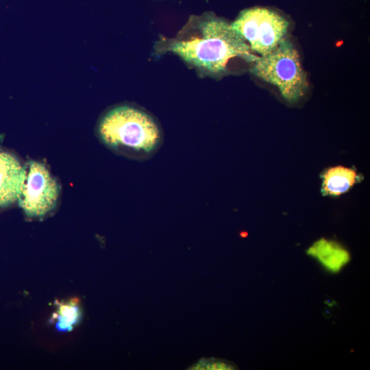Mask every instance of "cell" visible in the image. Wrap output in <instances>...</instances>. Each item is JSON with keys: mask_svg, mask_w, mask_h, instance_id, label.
Returning <instances> with one entry per match:
<instances>
[{"mask_svg": "<svg viewBox=\"0 0 370 370\" xmlns=\"http://www.w3.org/2000/svg\"><path fill=\"white\" fill-rule=\"evenodd\" d=\"M169 49L186 63L212 75L223 73L230 59L253 63L258 58L231 24L218 18L203 21L197 36L175 40Z\"/></svg>", "mask_w": 370, "mask_h": 370, "instance_id": "cell-1", "label": "cell"}, {"mask_svg": "<svg viewBox=\"0 0 370 370\" xmlns=\"http://www.w3.org/2000/svg\"><path fill=\"white\" fill-rule=\"evenodd\" d=\"M97 134L111 150L138 160L151 158L163 140L155 119L143 110L129 105L118 106L106 112L99 122Z\"/></svg>", "mask_w": 370, "mask_h": 370, "instance_id": "cell-2", "label": "cell"}, {"mask_svg": "<svg viewBox=\"0 0 370 370\" xmlns=\"http://www.w3.org/2000/svg\"><path fill=\"white\" fill-rule=\"evenodd\" d=\"M251 72L277 86L283 98L290 103L300 99L309 88L299 53L293 43L286 38L272 52L258 56L253 62Z\"/></svg>", "mask_w": 370, "mask_h": 370, "instance_id": "cell-3", "label": "cell"}, {"mask_svg": "<svg viewBox=\"0 0 370 370\" xmlns=\"http://www.w3.org/2000/svg\"><path fill=\"white\" fill-rule=\"evenodd\" d=\"M231 25L251 51L265 56L286 38L289 22L272 10L256 7L243 10Z\"/></svg>", "mask_w": 370, "mask_h": 370, "instance_id": "cell-4", "label": "cell"}, {"mask_svg": "<svg viewBox=\"0 0 370 370\" xmlns=\"http://www.w3.org/2000/svg\"><path fill=\"white\" fill-rule=\"evenodd\" d=\"M60 188L42 163L30 161L26 169V177L18 203L29 217H42L56 206Z\"/></svg>", "mask_w": 370, "mask_h": 370, "instance_id": "cell-5", "label": "cell"}, {"mask_svg": "<svg viewBox=\"0 0 370 370\" xmlns=\"http://www.w3.org/2000/svg\"><path fill=\"white\" fill-rule=\"evenodd\" d=\"M26 177V169L13 155L0 152V207L19 198Z\"/></svg>", "mask_w": 370, "mask_h": 370, "instance_id": "cell-6", "label": "cell"}, {"mask_svg": "<svg viewBox=\"0 0 370 370\" xmlns=\"http://www.w3.org/2000/svg\"><path fill=\"white\" fill-rule=\"evenodd\" d=\"M328 271L336 273L350 260L348 251L334 241L322 238L315 242L307 251Z\"/></svg>", "mask_w": 370, "mask_h": 370, "instance_id": "cell-7", "label": "cell"}, {"mask_svg": "<svg viewBox=\"0 0 370 370\" xmlns=\"http://www.w3.org/2000/svg\"><path fill=\"white\" fill-rule=\"evenodd\" d=\"M358 180V175L354 169L341 166L330 168L323 175V193L338 196L349 190Z\"/></svg>", "mask_w": 370, "mask_h": 370, "instance_id": "cell-8", "label": "cell"}, {"mask_svg": "<svg viewBox=\"0 0 370 370\" xmlns=\"http://www.w3.org/2000/svg\"><path fill=\"white\" fill-rule=\"evenodd\" d=\"M58 312L59 321L57 327L62 330L71 329L79 319V310L74 303L61 305Z\"/></svg>", "mask_w": 370, "mask_h": 370, "instance_id": "cell-9", "label": "cell"}, {"mask_svg": "<svg viewBox=\"0 0 370 370\" xmlns=\"http://www.w3.org/2000/svg\"><path fill=\"white\" fill-rule=\"evenodd\" d=\"M235 369L236 366L233 363L214 358H202L188 368L191 370H232Z\"/></svg>", "mask_w": 370, "mask_h": 370, "instance_id": "cell-10", "label": "cell"}]
</instances>
